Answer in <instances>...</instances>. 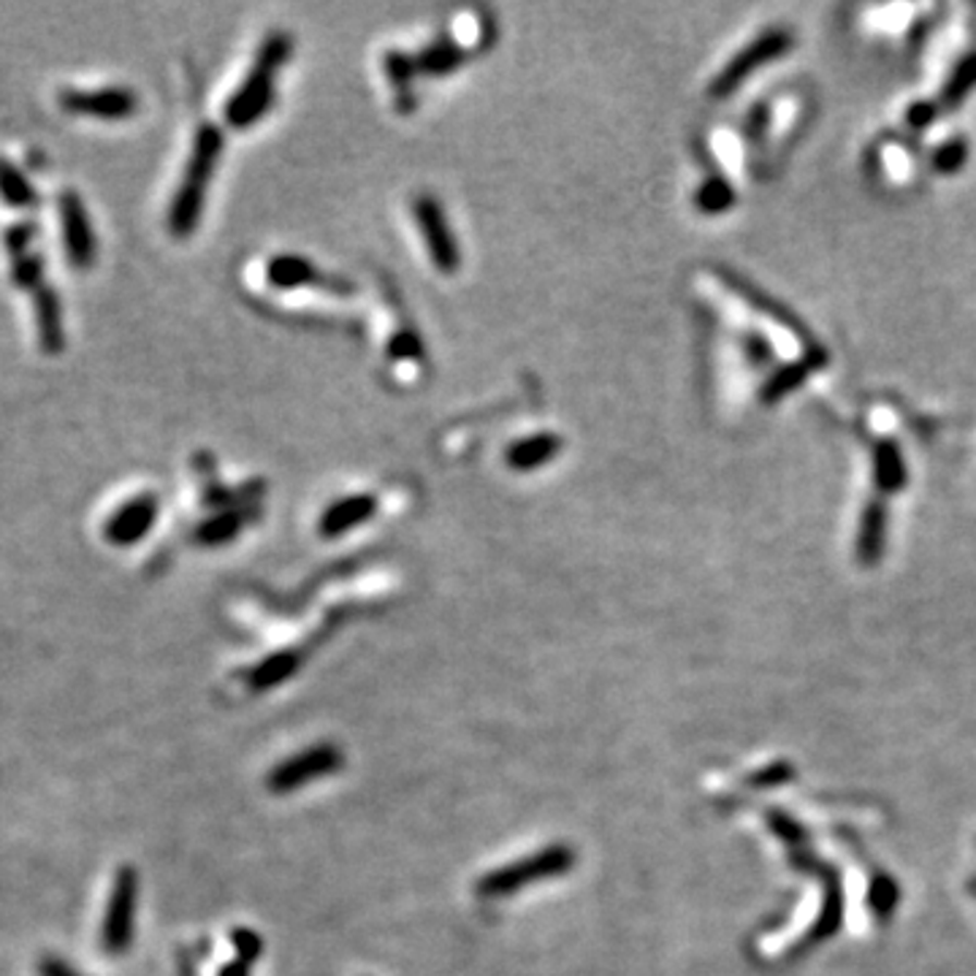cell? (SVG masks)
I'll use <instances>...</instances> for the list:
<instances>
[{
    "label": "cell",
    "mask_w": 976,
    "mask_h": 976,
    "mask_svg": "<svg viewBox=\"0 0 976 976\" xmlns=\"http://www.w3.org/2000/svg\"><path fill=\"white\" fill-rule=\"evenodd\" d=\"M377 508V499L369 493H358V497H342L337 502H331L329 508L320 515L318 532L324 537H340L345 532H353L356 526H362L366 518H371Z\"/></svg>",
    "instance_id": "obj_12"
},
{
    "label": "cell",
    "mask_w": 976,
    "mask_h": 976,
    "mask_svg": "<svg viewBox=\"0 0 976 976\" xmlns=\"http://www.w3.org/2000/svg\"><path fill=\"white\" fill-rule=\"evenodd\" d=\"M814 364H819V362H803L801 366H790V369L781 371L779 377H773V380L768 382V388H765V402H773V399L784 396L790 388H795L797 382L806 380V375L812 371Z\"/></svg>",
    "instance_id": "obj_20"
},
{
    "label": "cell",
    "mask_w": 976,
    "mask_h": 976,
    "mask_svg": "<svg viewBox=\"0 0 976 976\" xmlns=\"http://www.w3.org/2000/svg\"><path fill=\"white\" fill-rule=\"evenodd\" d=\"M790 44H792L790 33H784V30H770V33H765V36H759L757 41L748 44L743 52H737L735 58L728 63V69H724L722 74L713 80L711 96H717V98L730 96V93L735 90V87L741 85L748 74H754V71L759 69V65L768 63V60H773V58H779V54H784L786 49H790Z\"/></svg>",
    "instance_id": "obj_10"
},
{
    "label": "cell",
    "mask_w": 976,
    "mask_h": 976,
    "mask_svg": "<svg viewBox=\"0 0 976 976\" xmlns=\"http://www.w3.org/2000/svg\"><path fill=\"white\" fill-rule=\"evenodd\" d=\"M0 198L9 204L11 209H36L41 204L36 185L16 169L9 160H0Z\"/></svg>",
    "instance_id": "obj_15"
},
{
    "label": "cell",
    "mask_w": 976,
    "mask_h": 976,
    "mask_svg": "<svg viewBox=\"0 0 976 976\" xmlns=\"http://www.w3.org/2000/svg\"><path fill=\"white\" fill-rule=\"evenodd\" d=\"M345 757H342L340 746L334 743H315V746L304 748V752L293 754L285 762L277 765L274 770L266 779V786L274 795H288V792H296L302 786L313 784L315 779H324V776H334L337 770H342Z\"/></svg>",
    "instance_id": "obj_4"
},
{
    "label": "cell",
    "mask_w": 976,
    "mask_h": 976,
    "mask_svg": "<svg viewBox=\"0 0 976 976\" xmlns=\"http://www.w3.org/2000/svg\"><path fill=\"white\" fill-rule=\"evenodd\" d=\"M136 903H138V876L131 865L120 870L114 879L112 898L107 903V917H103L101 941L103 950L120 955L133 944V928H136Z\"/></svg>",
    "instance_id": "obj_6"
},
{
    "label": "cell",
    "mask_w": 976,
    "mask_h": 976,
    "mask_svg": "<svg viewBox=\"0 0 976 976\" xmlns=\"http://www.w3.org/2000/svg\"><path fill=\"white\" fill-rule=\"evenodd\" d=\"M963 160H966V144H963V142L944 144V147L939 149V155H936V166H939L941 171L957 169V166H961Z\"/></svg>",
    "instance_id": "obj_25"
},
{
    "label": "cell",
    "mask_w": 976,
    "mask_h": 976,
    "mask_svg": "<svg viewBox=\"0 0 976 976\" xmlns=\"http://www.w3.org/2000/svg\"><path fill=\"white\" fill-rule=\"evenodd\" d=\"M575 863H578V854H575L573 846L551 844L546 850L529 854V857L488 870L486 876L475 881V892L480 898H510L524 887L537 884V881H551L570 874Z\"/></svg>",
    "instance_id": "obj_3"
},
{
    "label": "cell",
    "mask_w": 976,
    "mask_h": 976,
    "mask_svg": "<svg viewBox=\"0 0 976 976\" xmlns=\"http://www.w3.org/2000/svg\"><path fill=\"white\" fill-rule=\"evenodd\" d=\"M33 236H36V223H33V220H20V223H14L3 234L5 253H9L11 258H20V255L27 253Z\"/></svg>",
    "instance_id": "obj_23"
},
{
    "label": "cell",
    "mask_w": 976,
    "mask_h": 976,
    "mask_svg": "<svg viewBox=\"0 0 976 976\" xmlns=\"http://www.w3.org/2000/svg\"><path fill=\"white\" fill-rule=\"evenodd\" d=\"M876 484L884 491H898L906 484V467H903V459L898 453L895 442H884V446L876 451Z\"/></svg>",
    "instance_id": "obj_17"
},
{
    "label": "cell",
    "mask_w": 976,
    "mask_h": 976,
    "mask_svg": "<svg viewBox=\"0 0 976 976\" xmlns=\"http://www.w3.org/2000/svg\"><path fill=\"white\" fill-rule=\"evenodd\" d=\"M415 223H418L420 236H424V247L429 253L431 266H437V271H442V274H456L459 266H462V253H459V244L453 242L451 229H448L446 212L435 198H415Z\"/></svg>",
    "instance_id": "obj_7"
},
{
    "label": "cell",
    "mask_w": 976,
    "mask_h": 976,
    "mask_svg": "<svg viewBox=\"0 0 976 976\" xmlns=\"http://www.w3.org/2000/svg\"><path fill=\"white\" fill-rule=\"evenodd\" d=\"M293 54V38L288 33H271L260 44L253 65L244 74L242 85L229 96L223 109L225 125L234 131H249L255 122H260L271 112V103L277 96V76L285 69Z\"/></svg>",
    "instance_id": "obj_2"
},
{
    "label": "cell",
    "mask_w": 976,
    "mask_h": 976,
    "mask_svg": "<svg viewBox=\"0 0 976 976\" xmlns=\"http://www.w3.org/2000/svg\"><path fill=\"white\" fill-rule=\"evenodd\" d=\"M38 976H82L76 968H71L69 963L58 961V957H44L38 963Z\"/></svg>",
    "instance_id": "obj_26"
},
{
    "label": "cell",
    "mask_w": 976,
    "mask_h": 976,
    "mask_svg": "<svg viewBox=\"0 0 976 976\" xmlns=\"http://www.w3.org/2000/svg\"><path fill=\"white\" fill-rule=\"evenodd\" d=\"M974 82H976V58L966 60V63L961 65V71L955 74L952 85L947 87V98H950V101H961L963 93H966Z\"/></svg>",
    "instance_id": "obj_24"
},
{
    "label": "cell",
    "mask_w": 976,
    "mask_h": 976,
    "mask_svg": "<svg viewBox=\"0 0 976 976\" xmlns=\"http://www.w3.org/2000/svg\"><path fill=\"white\" fill-rule=\"evenodd\" d=\"M244 524H247V513H244V510H223V513L218 515H209V518L204 521V524H198L196 529L198 546L207 548L225 546V542H231L236 535H240Z\"/></svg>",
    "instance_id": "obj_16"
},
{
    "label": "cell",
    "mask_w": 976,
    "mask_h": 976,
    "mask_svg": "<svg viewBox=\"0 0 976 976\" xmlns=\"http://www.w3.org/2000/svg\"><path fill=\"white\" fill-rule=\"evenodd\" d=\"M223 131L218 125H212V122H202L198 125L196 136H193L191 158H187L185 171H182L180 187H176L174 198L169 204V212H166L169 234L176 236V240H187L202 225L209 185H212L220 158H223Z\"/></svg>",
    "instance_id": "obj_1"
},
{
    "label": "cell",
    "mask_w": 976,
    "mask_h": 976,
    "mask_svg": "<svg viewBox=\"0 0 976 976\" xmlns=\"http://www.w3.org/2000/svg\"><path fill=\"white\" fill-rule=\"evenodd\" d=\"M298 664H302V657H298V654H293V651L271 654V657H266L264 662H258L247 673L249 690L266 692V690H274V686L285 684L288 679H293V673L298 670Z\"/></svg>",
    "instance_id": "obj_14"
},
{
    "label": "cell",
    "mask_w": 976,
    "mask_h": 976,
    "mask_svg": "<svg viewBox=\"0 0 976 976\" xmlns=\"http://www.w3.org/2000/svg\"><path fill=\"white\" fill-rule=\"evenodd\" d=\"M732 204V191L722 180H711L700 193H697V207L703 212H722Z\"/></svg>",
    "instance_id": "obj_22"
},
{
    "label": "cell",
    "mask_w": 976,
    "mask_h": 976,
    "mask_svg": "<svg viewBox=\"0 0 976 976\" xmlns=\"http://www.w3.org/2000/svg\"><path fill=\"white\" fill-rule=\"evenodd\" d=\"M158 513H160L158 493L144 491L125 499V502L109 515L107 524H103V540L114 548L138 546V542L155 529Z\"/></svg>",
    "instance_id": "obj_9"
},
{
    "label": "cell",
    "mask_w": 976,
    "mask_h": 976,
    "mask_svg": "<svg viewBox=\"0 0 976 976\" xmlns=\"http://www.w3.org/2000/svg\"><path fill=\"white\" fill-rule=\"evenodd\" d=\"M559 448H562V440L548 435V431L546 435L524 437V440H515L513 446L508 448L504 462H508V467L515 469V473H529V469L546 467V464L557 456Z\"/></svg>",
    "instance_id": "obj_13"
},
{
    "label": "cell",
    "mask_w": 976,
    "mask_h": 976,
    "mask_svg": "<svg viewBox=\"0 0 976 976\" xmlns=\"http://www.w3.org/2000/svg\"><path fill=\"white\" fill-rule=\"evenodd\" d=\"M44 274H47V260L38 253H25L20 258H11V282H14L20 291H33L44 285Z\"/></svg>",
    "instance_id": "obj_18"
},
{
    "label": "cell",
    "mask_w": 976,
    "mask_h": 976,
    "mask_svg": "<svg viewBox=\"0 0 976 976\" xmlns=\"http://www.w3.org/2000/svg\"><path fill=\"white\" fill-rule=\"evenodd\" d=\"M58 220L63 234V249L69 264L80 271H90L98 260V236L93 229L90 212L76 191H60Z\"/></svg>",
    "instance_id": "obj_5"
},
{
    "label": "cell",
    "mask_w": 976,
    "mask_h": 976,
    "mask_svg": "<svg viewBox=\"0 0 976 976\" xmlns=\"http://www.w3.org/2000/svg\"><path fill=\"white\" fill-rule=\"evenodd\" d=\"M33 318H36V337L41 353L60 356L65 351L63 304H60L58 291L47 282L33 293Z\"/></svg>",
    "instance_id": "obj_11"
},
{
    "label": "cell",
    "mask_w": 976,
    "mask_h": 976,
    "mask_svg": "<svg viewBox=\"0 0 976 976\" xmlns=\"http://www.w3.org/2000/svg\"><path fill=\"white\" fill-rule=\"evenodd\" d=\"M63 112L103 122L127 120L136 114L138 96L131 87H101V90H63L58 96Z\"/></svg>",
    "instance_id": "obj_8"
},
{
    "label": "cell",
    "mask_w": 976,
    "mask_h": 976,
    "mask_svg": "<svg viewBox=\"0 0 976 976\" xmlns=\"http://www.w3.org/2000/svg\"><path fill=\"white\" fill-rule=\"evenodd\" d=\"M220 976H249V966L242 961H234V963H229V966H223Z\"/></svg>",
    "instance_id": "obj_27"
},
{
    "label": "cell",
    "mask_w": 976,
    "mask_h": 976,
    "mask_svg": "<svg viewBox=\"0 0 976 976\" xmlns=\"http://www.w3.org/2000/svg\"><path fill=\"white\" fill-rule=\"evenodd\" d=\"M881 535H884V510H881V504H870L865 510L863 529H859V553H863V559H874L879 553Z\"/></svg>",
    "instance_id": "obj_19"
},
{
    "label": "cell",
    "mask_w": 976,
    "mask_h": 976,
    "mask_svg": "<svg viewBox=\"0 0 976 976\" xmlns=\"http://www.w3.org/2000/svg\"><path fill=\"white\" fill-rule=\"evenodd\" d=\"M231 944H234L236 950V961L247 963V966L249 963L260 961V955H264V939L249 928H236L234 934H231Z\"/></svg>",
    "instance_id": "obj_21"
}]
</instances>
